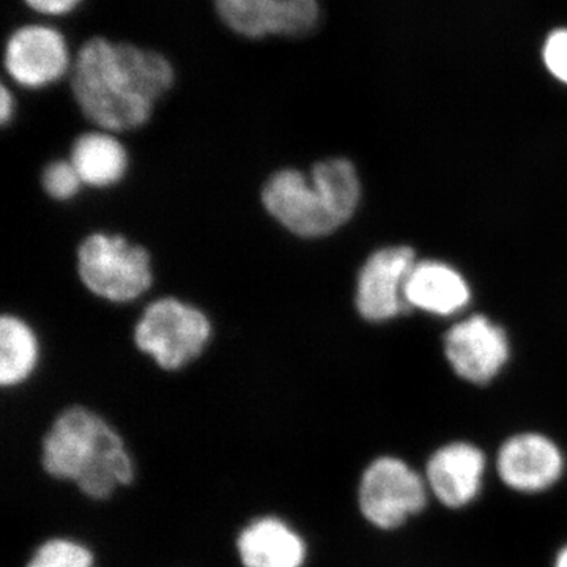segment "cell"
Returning a JSON list of instances; mask_svg holds the SVG:
<instances>
[{
	"label": "cell",
	"instance_id": "obj_11",
	"mask_svg": "<svg viewBox=\"0 0 567 567\" xmlns=\"http://www.w3.org/2000/svg\"><path fill=\"white\" fill-rule=\"evenodd\" d=\"M565 472V456L554 440L537 432L509 436L496 454V473L511 491L540 494Z\"/></svg>",
	"mask_w": 567,
	"mask_h": 567
},
{
	"label": "cell",
	"instance_id": "obj_21",
	"mask_svg": "<svg viewBox=\"0 0 567 567\" xmlns=\"http://www.w3.org/2000/svg\"><path fill=\"white\" fill-rule=\"evenodd\" d=\"M18 111V100L13 87L6 80H0V125L2 128L13 122Z\"/></svg>",
	"mask_w": 567,
	"mask_h": 567
},
{
	"label": "cell",
	"instance_id": "obj_5",
	"mask_svg": "<svg viewBox=\"0 0 567 567\" xmlns=\"http://www.w3.org/2000/svg\"><path fill=\"white\" fill-rule=\"evenodd\" d=\"M210 336L207 316L177 298L153 301L134 328L137 349L164 371H178L199 358Z\"/></svg>",
	"mask_w": 567,
	"mask_h": 567
},
{
	"label": "cell",
	"instance_id": "obj_19",
	"mask_svg": "<svg viewBox=\"0 0 567 567\" xmlns=\"http://www.w3.org/2000/svg\"><path fill=\"white\" fill-rule=\"evenodd\" d=\"M544 65L548 73L567 84V29H557L547 37L543 48Z\"/></svg>",
	"mask_w": 567,
	"mask_h": 567
},
{
	"label": "cell",
	"instance_id": "obj_8",
	"mask_svg": "<svg viewBox=\"0 0 567 567\" xmlns=\"http://www.w3.org/2000/svg\"><path fill=\"white\" fill-rule=\"evenodd\" d=\"M223 24L248 40L303 39L319 28V0H213Z\"/></svg>",
	"mask_w": 567,
	"mask_h": 567
},
{
	"label": "cell",
	"instance_id": "obj_20",
	"mask_svg": "<svg viewBox=\"0 0 567 567\" xmlns=\"http://www.w3.org/2000/svg\"><path fill=\"white\" fill-rule=\"evenodd\" d=\"M31 11V22H39L43 18H59L70 14L81 6L82 0H22Z\"/></svg>",
	"mask_w": 567,
	"mask_h": 567
},
{
	"label": "cell",
	"instance_id": "obj_18",
	"mask_svg": "<svg viewBox=\"0 0 567 567\" xmlns=\"http://www.w3.org/2000/svg\"><path fill=\"white\" fill-rule=\"evenodd\" d=\"M41 183L44 192L55 200L73 199L80 193L81 185H84L70 159H58L48 164Z\"/></svg>",
	"mask_w": 567,
	"mask_h": 567
},
{
	"label": "cell",
	"instance_id": "obj_16",
	"mask_svg": "<svg viewBox=\"0 0 567 567\" xmlns=\"http://www.w3.org/2000/svg\"><path fill=\"white\" fill-rule=\"evenodd\" d=\"M40 347L28 323L14 316L0 320V383L17 386L31 377L39 363Z\"/></svg>",
	"mask_w": 567,
	"mask_h": 567
},
{
	"label": "cell",
	"instance_id": "obj_6",
	"mask_svg": "<svg viewBox=\"0 0 567 567\" xmlns=\"http://www.w3.org/2000/svg\"><path fill=\"white\" fill-rule=\"evenodd\" d=\"M425 477L405 461L377 457L365 466L358 487V506L372 527L395 529L427 505Z\"/></svg>",
	"mask_w": 567,
	"mask_h": 567
},
{
	"label": "cell",
	"instance_id": "obj_1",
	"mask_svg": "<svg viewBox=\"0 0 567 567\" xmlns=\"http://www.w3.org/2000/svg\"><path fill=\"white\" fill-rule=\"evenodd\" d=\"M65 81L91 128L130 134L152 121L156 104L173 91L175 70L159 51L93 37L74 52Z\"/></svg>",
	"mask_w": 567,
	"mask_h": 567
},
{
	"label": "cell",
	"instance_id": "obj_13",
	"mask_svg": "<svg viewBox=\"0 0 567 567\" xmlns=\"http://www.w3.org/2000/svg\"><path fill=\"white\" fill-rule=\"evenodd\" d=\"M404 298L410 308L450 317L464 311L472 300V289L451 265L442 260H416L406 276Z\"/></svg>",
	"mask_w": 567,
	"mask_h": 567
},
{
	"label": "cell",
	"instance_id": "obj_4",
	"mask_svg": "<svg viewBox=\"0 0 567 567\" xmlns=\"http://www.w3.org/2000/svg\"><path fill=\"white\" fill-rule=\"evenodd\" d=\"M78 274L104 300L128 303L152 286L151 256L121 235L93 234L78 249Z\"/></svg>",
	"mask_w": 567,
	"mask_h": 567
},
{
	"label": "cell",
	"instance_id": "obj_22",
	"mask_svg": "<svg viewBox=\"0 0 567 567\" xmlns=\"http://www.w3.org/2000/svg\"><path fill=\"white\" fill-rule=\"evenodd\" d=\"M554 567H567V544L558 551Z\"/></svg>",
	"mask_w": 567,
	"mask_h": 567
},
{
	"label": "cell",
	"instance_id": "obj_9",
	"mask_svg": "<svg viewBox=\"0 0 567 567\" xmlns=\"http://www.w3.org/2000/svg\"><path fill=\"white\" fill-rule=\"evenodd\" d=\"M443 347L453 371L475 385L492 382L511 354L506 331L483 315L465 317L454 323L445 334Z\"/></svg>",
	"mask_w": 567,
	"mask_h": 567
},
{
	"label": "cell",
	"instance_id": "obj_3",
	"mask_svg": "<svg viewBox=\"0 0 567 567\" xmlns=\"http://www.w3.org/2000/svg\"><path fill=\"white\" fill-rule=\"evenodd\" d=\"M361 199V183L353 163L328 158L311 174L284 169L271 175L262 189L267 212L290 233L320 238L349 223Z\"/></svg>",
	"mask_w": 567,
	"mask_h": 567
},
{
	"label": "cell",
	"instance_id": "obj_12",
	"mask_svg": "<svg viewBox=\"0 0 567 567\" xmlns=\"http://www.w3.org/2000/svg\"><path fill=\"white\" fill-rule=\"evenodd\" d=\"M487 458L483 450L468 442L439 447L425 465L429 492L450 509L472 505L483 491Z\"/></svg>",
	"mask_w": 567,
	"mask_h": 567
},
{
	"label": "cell",
	"instance_id": "obj_17",
	"mask_svg": "<svg viewBox=\"0 0 567 567\" xmlns=\"http://www.w3.org/2000/svg\"><path fill=\"white\" fill-rule=\"evenodd\" d=\"M25 567H95V557L84 544L54 537L37 548Z\"/></svg>",
	"mask_w": 567,
	"mask_h": 567
},
{
	"label": "cell",
	"instance_id": "obj_2",
	"mask_svg": "<svg viewBox=\"0 0 567 567\" xmlns=\"http://www.w3.org/2000/svg\"><path fill=\"white\" fill-rule=\"evenodd\" d=\"M41 465L95 502L134 481V462L122 436L85 406H70L55 417L41 445Z\"/></svg>",
	"mask_w": 567,
	"mask_h": 567
},
{
	"label": "cell",
	"instance_id": "obj_14",
	"mask_svg": "<svg viewBox=\"0 0 567 567\" xmlns=\"http://www.w3.org/2000/svg\"><path fill=\"white\" fill-rule=\"evenodd\" d=\"M235 546L244 567H303L308 557L300 533L275 516L249 522Z\"/></svg>",
	"mask_w": 567,
	"mask_h": 567
},
{
	"label": "cell",
	"instance_id": "obj_10",
	"mask_svg": "<svg viewBox=\"0 0 567 567\" xmlns=\"http://www.w3.org/2000/svg\"><path fill=\"white\" fill-rule=\"evenodd\" d=\"M416 262L410 246H388L365 260L357 281L358 312L368 322H388L405 311L406 276Z\"/></svg>",
	"mask_w": 567,
	"mask_h": 567
},
{
	"label": "cell",
	"instance_id": "obj_15",
	"mask_svg": "<svg viewBox=\"0 0 567 567\" xmlns=\"http://www.w3.org/2000/svg\"><path fill=\"white\" fill-rule=\"evenodd\" d=\"M70 162L84 185L107 188L125 175L128 152L117 134L89 128L71 142Z\"/></svg>",
	"mask_w": 567,
	"mask_h": 567
},
{
	"label": "cell",
	"instance_id": "obj_7",
	"mask_svg": "<svg viewBox=\"0 0 567 567\" xmlns=\"http://www.w3.org/2000/svg\"><path fill=\"white\" fill-rule=\"evenodd\" d=\"M71 63L73 51L65 35L47 22H31L3 44L0 80L22 91H43L65 81Z\"/></svg>",
	"mask_w": 567,
	"mask_h": 567
}]
</instances>
